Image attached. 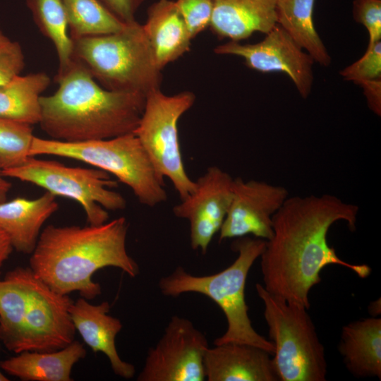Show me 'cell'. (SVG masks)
<instances>
[{
	"instance_id": "obj_1",
	"label": "cell",
	"mask_w": 381,
	"mask_h": 381,
	"mask_svg": "<svg viewBox=\"0 0 381 381\" xmlns=\"http://www.w3.org/2000/svg\"><path fill=\"white\" fill-rule=\"evenodd\" d=\"M358 213L357 205L332 195L288 197L272 217V236L260 256L265 289L308 309L310 291L325 267L337 265L368 277L369 266L341 260L327 242L328 231L338 221L355 231Z\"/></svg>"
},
{
	"instance_id": "obj_2",
	"label": "cell",
	"mask_w": 381,
	"mask_h": 381,
	"mask_svg": "<svg viewBox=\"0 0 381 381\" xmlns=\"http://www.w3.org/2000/svg\"><path fill=\"white\" fill-rule=\"evenodd\" d=\"M128 229L123 217L95 226L49 225L40 234L29 267L55 292L77 291L92 300L102 293L100 284L92 279L99 269L117 267L131 277L139 274L138 263L126 250Z\"/></svg>"
},
{
	"instance_id": "obj_3",
	"label": "cell",
	"mask_w": 381,
	"mask_h": 381,
	"mask_svg": "<svg viewBox=\"0 0 381 381\" xmlns=\"http://www.w3.org/2000/svg\"><path fill=\"white\" fill-rule=\"evenodd\" d=\"M56 81V91L40 97L39 124L50 139L75 143L134 133L145 95L104 88L74 58Z\"/></svg>"
},
{
	"instance_id": "obj_4",
	"label": "cell",
	"mask_w": 381,
	"mask_h": 381,
	"mask_svg": "<svg viewBox=\"0 0 381 381\" xmlns=\"http://www.w3.org/2000/svg\"><path fill=\"white\" fill-rule=\"evenodd\" d=\"M266 241L258 238H237L232 248L238 256L226 269L206 276H195L178 267L168 276L162 277L159 287L162 294L178 296L185 293L203 294L223 311L227 329L217 338L214 345L241 343L253 345L273 354V343L253 327L245 300V286L248 274L254 262L261 255Z\"/></svg>"
},
{
	"instance_id": "obj_5",
	"label": "cell",
	"mask_w": 381,
	"mask_h": 381,
	"mask_svg": "<svg viewBox=\"0 0 381 381\" xmlns=\"http://www.w3.org/2000/svg\"><path fill=\"white\" fill-rule=\"evenodd\" d=\"M73 41V58L104 88L145 96L160 89L162 69L143 25L136 20L116 32Z\"/></svg>"
},
{
	"instance_id": "obj_6",
	"label": "cell",
	"mask_w": 381,
	"mask_h": 381,
	"mask_svg": "<svg viewBox=\"0 0 381 381\" xmlns=\"http://www.w3.org/2000/svg\"><path fill=\"white\" fill-rule=\"evenodd\" d=\"M54 155L89 164L116 176L141 204L153 207L167 199L164 177L134 133L112 138L68 143L34 137L30 157Z\"/></svg>"
},
{
	"instance_id": "obj_7",
	"label": "cell",
	"mask_w": 381,
	"mask_h": 381,
	"mask_svg": "<svg viewBox=\"0 0 381 381\" xmlns=\"http://www.w3.org/2000/svg\"><path fill=\"white\" fill-rule=\"evenodd\" d=\"M264 317L274 345L273 366L281 381H325L327 373L324 346L303 306L290 303L256 284Z\"/></svg>"
},
{
	"instance_id": "obj_8",
	"label": "cell",
	"mask_w": 381,
	"mask_h": 381,
	"mask_svg": "<svg viewBox=\"0 0 381 381\" xmlns=\"http://www.w3.org/2000/svg\"><path fill=\"white\" fill-rule=\"evenodd\" d=\"M7 178L33 183L55 196L72 199L78 202L90 225H99L108 221V210H121L126 200L112 188L118 182L109 174L97 168L72 167L54 160L30 157L21 166L2 170Z\"/></svg>"
},
{
	"instance_id": "obj_9",
	"label": "cell",
	"mask_w": 381,
	"mask_h": 381,
	"mask_svg": "<svg viewBox=\"0 0 381 381\" xmlns=\"http://www.w3.org/2000/svg\"><path fill=\"white\" fill-rule=\"evenodd\" d=\"M195 101L190 91L173 95L160 89L149 92L134 134L157 171L171 182L181 200L194 190L195 182L188 175L182 159L178 123Z\"/></svg>"
},
{
	"instance_id": "obj_10",
	"label": "cell",
	"mask_w": 381,
	"mask_h": 381,
	"mask_svg": "<svg viewBox=\"0 0 381 381\" xmlns=\"http://www.w3.org/2000/svg\"><path fill=\"white\" fill-rule=\"evenodd\" d=\"M209 348L191 321L172 316L157 344L147 353L138 381H203Z\"/></svg>"
},
{
	"instance_id": "obj_11",
	"label": "cell",
	"mask_w": 381,
	"mask_h": 381,
	"mask_svg": "<svg viewBox=\"0 0 381 381\" xmlns=\"http://www.w3.org/2000/svg\"><path fill=\"white\" fill-rule=\"evenodd\" d=\"M265 35L255 44L230 40L217 46L214 52L240 56L247 67L259 72L286 73L299 95L306 99L313 83V59L277 23Z\"/></svg>"
},
{
	"instance_id": "obj_12",
	"label": "cell",
	"mask_w": 381,
	"mask_h": 381,
	"mask_svg": "<svg viewBox=\"0 0 381 381\" xmlns=\"http://www.w3.org/2000/svg\"><path fill=\"white\" fill-rule=\"evenodd\" d=\"M73 303L68 295L55 292L35 275L19 353L55 351L73 342L76 332L69 313Z\"/></svg>"
},
{
	"instance_id": "obj_13",
	"label": "cell",
	"mask_w": 381,
	"mask_h": 381,
	"mask_svg": "<svg viewBox=\"0 0 381 381\" xmlns=\"http://www.w3.org/2000/svg\"><path fill=\"white\" fill-rule=\"evenodd\" d=\"M195 182L193 191L173 207V212L188 221L191 248L205 253L227 214L233 196L234 179L212 166Z\"/></svg>"
},
{
	"instance_id": "obj_14",
	"label": "cell",
	"mask_w": 381,
	"mask_h": 381,
	"mask_svg": "<svg viewBox=\"0 0 381 381\" xmlns=\"http://www.w3.org/2000/svg\"><path fill=\"white\" fill-rule=\"evenodd\" d=\"M289 197L283 186L234 179L233 196L219 230V241L253 235L265 241L272 236V217Z\"/></svg>"
},
{
	"instance_id": "obj_15",
	"label": "cell",
	"mask_w": 381,
	"mask_h": 381,
	"mask_svg": "<svg viewBox=\"0 0 381 381\" xmlns=\"http://www.w3.org/2000/svg\"><path fill=\"white\" fill-rule=\"evenodd\" d=\"M271 353L241 343H225L208 348L204 358L208 381H276Z\"/></svg>"
},
{
	"instance_id": "obj_16",
	"label": "cell",
	"mask_w": 381,
	"mask_h": 381,
	"mask_svg": "<svg viewBox=\"0 0 381 381\" xmlns=\"http://www.w3.org/2000/svg\"><path fill=\"white\" fill-rule=\"evenodd\" d=\"M109 310L107 301L93 305L82 297L73 301L69 313L84 342L94 352H102L107 356L116 375L131 379L135 373V367L120 358L115 343L123 326L120 320L109 315Z\"/></svg>"
},
{
	"instance_id": "obj_17",
	"label": "cell",
	"mask_w": 381,
	"mask_h": 381,
	"mask_svg": "<svg viewBox=\"0 0 381 381\" xmlns=\"http://www.w3.org/2000/svg\"><path fill=\"white\" fill-rule=\"evenodd\" d=\"M277 0H212L211 30L219 38L240 42L268 32L277 24Z\"/></svg>"
},
{
	"instance_id": "obj_18",
	"label": "cell",
	"mask_w": 381,
	"mask_h": 381,
	"mask_svg": "<svg viewBox=\"0 0 381 381\" xmlns=\"http://www.w3.org/2000/svg\"><path fill=\"white\" fill-rule=\"evenodd\" d=\"M59 209L56 196L46 191L30 200L17 197L0 203V228L16 251L31 254L44 222Z\"/></svg>"
},
{
	"instance_id": "obj_19",
	"label": "cell",
	"mask_w": 381,
	"mask_h": 381,
	"mask_svg": "<svg viewBox=\"0 0 381 381\" xmlns=\"http://www.w3.org/2000/svg\"><path fill=\"white\" fill-rule=\"evenodd\" d=\"M143 28L162 70L190 50L192 38L175 1L157 0L150 5Z\"/></svg>"
},
{
	"instance_id": "obj_20",
	"label": "cell",
	"mask_w": 381,
	"mask_h": 381,
	"mask_svg": "<svg viewBox=\"0 0 381 381\" xmlns=\"http://www.w3.org/2000/svg\"><path fill=\"white\" fill-rule=\"evenodd\" d=\"M85 356L83 344L74 340L55 351H22L0 361V368L23 381H71L73 366Z\"/></svg>"
},
{
	"instance_id": "obj_21",
	"label": "cell",
	"mask_w": 381,
	"mask_h": 381,
	"mask_svg": "<svg viewBox=\"0 0 381 381\" xmlns=\"http://www.w3.org/2000/svg\"><path fill=\"white\" fill-rule=\"evenodd\" d=\"M339 351L356 377L381 378V319L370 317L342 327Z\"/></svg>"
},
{
	"instance_id": "obj_22",
	"label": "cell",
	"mask_w": 381,
	"mask_h": 381,
	"mask_svg": "<svg viewBox=\"0 0 381 381\" xmlns=\"http://www.w3.org/2000/svg\"><path fill=\"white\" fill-rule=\"evenodd\" d=\"M35 274L17 267L0 280V341L10 351L18 353L24 317Z\"/></svg>"
},
{
	"instance_id": "obj_23",
	"label": "cell",
	"mask_w": 381,
	"mask_h": 381,
	"mask_svg": "<svg viewBox=\"0 0 381 381\" xmlns=\"http://www.w3.org/2000/svg\"><path fill=\"white\" fill-rule=\"evenodd\" d=\"M43 72L18 75L0 85V117L34 125L41 119L40 97L50 85Z\"/></svg>"
},
{
	"instance_id": "obj_24",
	"label": "cell",
	"mask_w": 381,
	"mask_h": 381,
	"mask_svg": "<svg viewBox=\"0 0 381 381\" xmlns=\"http://www.w3.org/2000/svg\"><path fill=\"white\" fill-rule=\"evenodd\" d=\"M315 0H277V23L320 66H329L331 57L313 23Z\"/></svg>"
},
{
	"instance_id": "obj_25",
	"label": "cell",
	"mask_w": 381,
	"mask_h": 381,
	"mask_svg": "<svg viewBox=\"0 0 381 381\" xmlns=\"http://www.w3.org/2000/svg\"><path fill=\"white\" fill-rule=\"evenodd\" d=\"M34 21L40 32L54 46L58 72L65 70L73 60V41L68 33V24L62 0H25Z\"/></svg>"
},
{
	"instance_id": "obj_26",
	"label": "cell",
	"mask_w": 381,
	"mask_h": 381,
	"mask_svg": "<svg viewBox=\"0 0 381 381\" xmlns=\"http://www.w3.org/2000/svg\"><path fill=\"white\" fill-rule=\"evenodd\" d=\"M72 39L110 34L127 23L111 13L99 0H62Z\"/></svg>"
},
{
	"instance_id": "obj_27",
	"label": "cell",
	"mask_w": 381,
	"mask_h": 381,
	"mask_svg": "<svg viewBox=\"0 0 381 381\" xmlns=\"http://www.w3.org/2000/svg\"><path fill=\"white\" fill-rule=\"evenodd\" d=\"M35 135L32 125L0 117V168L23 165L30 156Z\"/></svg>"
},
{
	"instance_id": "obj_28",
	"label": "cell",
	"mask_w": 381,
	"mask_h": 381,
	"mask_svg": "<svg viewBox=\"0 0 381 381\" xmlns=\"http://www.w3.org/2000/svg\"><path fill=\"white\" fill-rule=\"evenodd\" d=\"M339 75L356 84L381 79V41H377L361 58L341 70Z\"/></svg>"
},
{
	"instance_id": "obj_29",
	"label": "cell",
	"mask_w": 381,
	"mask_h": 381,
	"mask_svg": "<svg viewBox=\"0 0 381 381\" xmlns=\"http://www.w3.org/2000/svg\"><path fill=\"white\" fill-rule=\"evenodd\" d=\"M175 2L192 39L210 26L212 0H176Z\"/></svg>"
},
{
	"instance_id": "obj_30",
	"label": "cell",
	"mask_w": 381,
	"mask_h": 381,
	"mask_svg": "<svg viewBox=\"0 0 381 381\" xmlns=\"http://www.w3.org/2000/svg\"><path fill=\"white\" fill-rule=\"evenodd\" d=\"M24 66L20 44L7 37L0 28V85L20 75Z\"/></svg>"
},
{
	"instance_id": "obj_31",
	"label": "cell",
	"mask_w": 381,
	"mask_h": 381,
	"mask_svg": "<svg viewBox=\"0 0 381 381\" xmlns=\"http://www.w3.org/2000/svg\"><path fill=\"white\" fill-rule=\"evenodd\" d=\"M353 16L355 21L362 24L368 32L370 49L381 39V0H354Z\"/></svg>"
},
{
	"instance_id": "obj_32",
	"label": "cell",
	"mask_w": 381,
	"mask_h": 381,
	"mask_svg": "<svg viewBox=\"0 0 381 381\" xmlns=\"http://www.w3.org/2000/svg\"><path fill=\"white\" fill-rule=\"evenodd\" d=\"M111 13L125 23L135 20L138 10L145 0H99Z\"/></svg>"
},
{
	"instance_id": "obj_33",
	"label": "cell",
	"mask_w": 381,
	"mask_h": 381,
	"mask_svg": "<svg viewBox=\"0 0 381 381\" xmlns=\"http://www.w3.org/2000/svg\"><path fill=\"white\" fill-rule=\"evenodd\" d=\"M363 91L369 109L376 115H381V79L358 83Z\"/></svg>"
},
{
	"instance_id": "obj_34",
	"label": "cell",
	"mask_w": 381,
	"mask_h": 381,
	"mask_svg": "<svg viewBox=\"0 0 381 381\" xmlns=\"http://www.w3.org/2000/svg\"><path fill=\"white\" fill-rule=\"evenodd\" d=\"M13 249L8 235L0 228V267L9 258Z\"/></svg>"
},
{
	"instance_id": "obj_35",
	"label": "cell",
	"mask_w": 381,
	"mask_h": 381,
	"mask_svg": "<svg viewBox=\"0 0 381 381\" xmlns=\"http://www.w3.org/2000/svg\"><path fill=\"white\" fill-rule=\"evenodd\" d=\"M11 188V183L5 179L0 168V203L6 200L7 195Z\"/></svg>"
},
{
	"instance_id": "obj_36",
	"label": "cell",
	"mask_w": 381,
	"mask_h": 381,
	"mask_svg": "<svg viewBox=\"0 0 381 381\" xmlns=\"http://www.w3.org/2000/svg\"><path fill=\"white\" fill-rule=\"evenodd\" d=\"M380 299L373 301L368 306L369 313L372 317H377L380 314Z\"/></svg>"
},
{
	"instance_id": "obj_37",
	"label": "cell",
	"mask_w": 381,
	"mask_h": 381,
	"mask_svg": "<svg viewBox=\"0 0 381 381\" xmlns=\"http://www.w3.org/2000/svg\"><path fill=\"white\" fill-rule=\"evenodd\" d=\"M9 379L0 370V381H8Z\"/></svg>"
}]
</instances>
